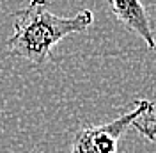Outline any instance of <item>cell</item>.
<instances>
[{"label":"cell","mask_w":156,"mask_h":153,"mask_svg":"<svg viewBox=\"0 0 156 153\" xmlns=\"http://www.w3.org/2000/svg\"><path fill=\"white\" fill-rule=\"evenodd\" d=\"M12 16V34L5 43L7 55L25 59L36 66L50 62L53 48L64 38L85 32L94 23L90 9H82L73 16H58L50 11L48 0H30L27 7Z\"/></svg>","instance_id":"6da1fadb"},{"label":"cell","mask_w":156,"mask_h":153,"mask_svg":"<svg viewBox=\"0 0 156 153\" xmlns=\"http://www.w3.org/2000/svg\"><path fill=\"white\" fill-rule=\"evenodd\" d=\"M154 114L151 100H135L131 110L101 125H85L75 134L69 153H117L119 139L136 119Z\"/></svg>","instance_id":"7a4b0ae2"},{"label":"cell","mask_w":156,"mask_h":153,"mask_svg":"<svg viewBox=\"0 0 156 153\" xmlns=\"http://www.w3.org/2000/svg\"><path fill=\"white\" fill-rule=\"evenodd\" d=\"M110 13L126 29L135 32L149 50L156 48V38L151 27V20L142 0H110Z\"/></svg>","instance_id":"3957f363"},{"label":"cell","mask_w":156,"mask_h":153,"mask_svg":"<svg viewBox=\"0 0 156 153\" xmlns=\"http://www.w3.org/2000/svg\"><path fill=\"white\" fill-rule=\"evenodd\" d=\"M133 128L144 139H147L149 143H156V116L154 114H149L136 119L133 123Z\"/></svg>","instance_id":"277c9868"}]
</instances>
